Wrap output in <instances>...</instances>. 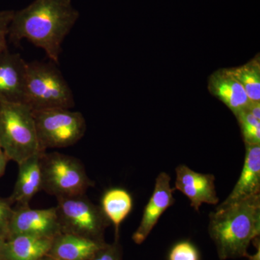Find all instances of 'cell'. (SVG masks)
<instances>
[{
    "label": "cell",
    "instance_id": "1",
    "mask_svg": "<svg viewBox=\"0 0 260 260\" xmlns=\"http://www.w3.org/2000/svg\"><path fill=\"white\" fill-rule=\"evenodd\" d=\"M79 17L73 0H34L23 9L14 11L8 38L16 43L26 39L58 64L65 38Z\"/></svg>",
    "mask_w": 260,
    "mask_h": 260
},
{
    "label": "cell",
    "instance_id": "2",
    "mask_svg": "<svg viewBox=\"0 0 260 260\" xmlns=\"http://www.w3.org/2000/svg\"><path fill=\"white\" fill-rule=\"evenodd\" d=\"M208 233L220 260L248 258L249 244L260 234V194L218 205L210 213Z\"/></svg>",
    "mask_w": 260,
    "mask_h": 260
},
{
    "label": "cell",
    "instance_id": "3",
    "mask_svg": "<svg viewBox=\"0 0 260 260\" xmlns=\"http://www.w3.org/2000/svg\"><path fill=\"white\" fill-rule=\"evenodd\" d=\"M0 148L18 164L45 151L39 143L32 110L25 104L0 102Z\"/></svg>",
    "mask_w": 260,
    "mask_h": 260
},
{
    "label": "cell",
    "instance_id": "4",
    "mask_svg": "<svg viewBox=\"0 0 260 260\" xmlns=\"http://www.w3.org/2000/svg\"><path fill=\"white\" fill-rule=\"evenodd\" d=\"M23 104L32 111L73 109L75 106L73 90L55 63L51 61L27 62Z\"/></svg>",
    "mask_w": 260,
    "mask_h": 260
},
{
    "label": "cell",
    "instance_id": "5",
    "mask_svg": "<svg viewBox=\"0 0 260 260\" xmlns=\"http://www.w3.org/2000/svg\"><path fill=\"white\" fill-rule=\"evenodd\" d=\"M42 191L58 198L85 194L95 183L83 164L71 155L44 151L40 158Z\"/></svg>",
    "mask_w": 260,
    "mask_h": 260
},
{
    "label": "cell",
    "instance_id": "6",
    "mask_svg": "<svg viewBox=\"0 0 260 260\" xmlns=\"http://www.w3.org/2000/svg\"><path fill=\"white\" fill-rule=\"evenodd\" d=\"M65 108L32 111L38 138L43 150L73 146L83 138L86 121L80 112Z\"/></svg>",
    "mask_w": 260,
    "mask_h": 260
},
{
    "label": "cell",
    "instance_id": "7",
    "mask_svg": "<svg viewBox=\"0 0 260 260\" xmlns=\"http://www.w3.org/2000/svg\"><path fill=\"white\" fill-rule=\"evenodd\" d=\"M56 199L61 233L105 242L104 233L111 223L101 207L93 204L85 194Z\"/></svg>",
    "mask_w": 260,
    "mask_h": 260
},
{
    "label": "cell",
    "instance_id": "8",
    "mask_svg": "<svg viewBox=\"0 0 260 260\" xmlns=\"http://www.w3.org/2000/svg\"><path fill=\"white\" fill-rule=\"evenodd\" d=\"M61 233L56 207L32 209L29 205L16 206L10 221L8 239L18 235L54 239Z\"/></svg>",
    "mask_w": 260,
    "mask_h": 260
},
{
    "label": "cell",
    "instance_id": "9",
    "mask_svg": "<svg viewBox=\"0 0 260 260\" xmlns=\"http://www.w3.org/2000/svg\"><path fill=\"white\" fill-rule=\"evenodd\" d=\"M215 176L210 174H201L191 170L184 164L176 168V181L174 190L181 191L191 202V206L196 211L203 203L218 205L215 186Z\"/></svg>",
    "mask_w": 260,
    "mask_h": 260
},
{
    "label": "cell",
    "instance_id": "10",
    "mask_svg": "<svg viewBox=\"0 0 260 260\" xmlns=\"http://www.w3.org/2000/svg\"><path fill=\"white\" fill-rule=\"evenodd\" d=\"M171 177L167 173L161 172L155 179L153 194L145 207L139 226L133 235L135 244H141L158 223L162 213L175 203L171 186Z\"/></svg>",
    "mask_w": 260,
    "mask_h": 260
},
{
    "label": "cell",
    "instance_id": "11",
    "mask_svg": "<svg viewBox=\"0 0 260 260\" xmlns=\"http://www.w3.org/2000/svg\"><path fill=\"white\" fill-rule=\"evenodd\" d=\"M27 61L8 49L0 53V102L23 103Z\"/></svg>",
    "mask_w": 260,
    "mask_h": 260
},
{
    "label": "cell",
    "instance_id": "12",
    "mask_svg": "<svg viewBox=\"0 0 260 260\" xmlns=\"http://www.w3.org/2000/svg\"><path fill=\"white\" fill-rule=\"evenodd\" d=\"M208 90L237 116L245 110L251 101L239 80L230 69H220L214 72L208 78Z\"/></svg>",
    "mask_w": 260,
    "mask_h": 260
},
{
    "label": "cell",
    "instance_id": "13",
    "mask_svg": "<svg viewBox=\"0 0 260 260\" xmlns=\"http://www.w3.org/2000/svg\"><path fill=\"white\" fill-rule=\"evenodd\" d=\"M246 153L240 177L234 189L219 206L233 204L260 194V145H245Z\"/></svg>",
    "mask_w": 260,
    "mask_h": 260
},
{
    "label": "cell",
    "instance_id": "14",
    "mask_svg": "<svg viewBox=\"0 0 260 260\" xmlns=\"http://www.w3.org/2000/svg\"><path fill=\"white\" fill-rule=\"evenodd\" d=\"M42 153L36 154L18 164V178L13 193L9 197L13 205L28 206L32 198L42 191L40 158Z\"/></svg>",
    "mask_w": 260,
    "mask_h": 260
},
{
    "label": "cell",
    "instance_id": "15",
    "mask_svg": "<svg viewBox=\"0 0 260 260\" xmlns=\"http://www.w3.org/2000/svg\"><path fill=\"white\" fill-rule=\"evenodd\" d=\"M106 242L61 233L53 239L47 256L55 260H90Z\"/></svg>",
    "mask_w": 260,
    "mask_h": 260
},
{
    "label": "cell",
    "instance_id": "16",
    "mask_svg": "<svg viewBox=\"0 0 260 260\" xmlns=\"http://www.w3.org/2000/svg\"><path fill=\"white\" fill-rule=\"evenodd\" d=\"M53 239L18 235L7 239L2 260H42L49 254Z\"/></svg>",
    "mask_w": 260,
    "mask_h": 260
},
{
    "label": "cell",
    "instance_id": "17",
    "mask_svg": "<svg viewBox=\"0 0 260 260\" xmlns=\"http://www.w3.org/2000/svg\"><path fill=\"white\" fill-rule=\"evenodd\" d=\"M101 208L109 222L115 227V239H119V226L133 209L131 195L125 189H109L103 196Z\"/></svg>",
    "mask_w": 260,
    "mask_h": 260
},
{
    "label": "cell",
    "instance_id": "18",
    "mask_svg": "<svg viewBox=\"0 0 260 260\" xmlns=\"http://www.w3.org/2000/svg\"><path fill=\"white\" fill-rule=\"evenodd\" d=\"M242 85L251 102H260V61L259 56L245 64L229 68Z\"/></svg>",
    "mask_w": 260,
    "mask_h": 260
},
{
    "label": "cell",
    "instance_id": "19",
    "mask_svg": "<svg viewBox=\"0 0 260 260\" xmlns=\"http://www.w3.org/2000/svg\"><path fill=\"white\" fill-rule=\"evenodd\" d=\"M245 145H260V121L247 109L236 116Z\"/></svg>",
    "mask_w": 260,
    "mask_h": 260
},
{
    "label": "cell",
    "instance_id": "20",
    "mask_svg": "<svg viewBox=\"0 0 260 260\" xmlns=\"http://www.w3.org/2000/svg\"><path fill=\"white\" fill-rule=\"evenodd\" d=\"M169 260H200L199 252L191 243L181 242L172 248Z\"/></svg>",
    "mask_w": 260,
    "mask_h": 260
},
{
    "label": "cell",
    "instance_id": "21",
    "mask_svg": "<svg viewBox=\"0 0 260 260\" xmlns=\"http://www.w3.org/2000/svg\"><path fill=\"white\" fill-rule=\"evenodd\" d=\"M14 213L13 203L9 198H0V237L6 239L8 237L9 226Z\"/></svg>",
    "mask_w": 260,
    "mask_h": 260
},
{
    "label": "cell",
    "instance_id": "22",
    "mask_svg": "<svg viewBox=\"0 0 260 260\" xmlns=\"http://www.w3.org/2000/svg\"><path fill=\"white\" fill-rule=\"evenodd\" d=\"M90 260H122V249L119 239L112 244L106 243Z\"/></svg>",
    "mask_w": 260,
    "mask_h": 260
},
{
    "label": "cell",
    "instance_id": "23",
    "mask_svg": "<svg viewBox=\"0 0 260 260\" xmlns=\"http://www.w3.org/2000/svg\"><path fill=\"white\" fill-rule=\"evenodd\" d=\"M13 13L0 21V53L8 49V27Z\"/></svg>",
    "mask_w": 260,
    "mask_h": 260
},
{
    "label": "cell",
    "instance_id": "24",
    "mask_svg": "<svg viewBox=\"0 0 260 260\" xmlns=\"http://www.w3.org/2000/svg\"><path fill=\"white\" fill-rule=\"evenodd\" d=\"M246 109L260 120V102H251Z\"/></svg>",
    "mask_w": 260,
    "mask_h": 260
},
{
    "label": "cell",
    "instance_id": "25",
    "mask_svg": "<svg viewBox=\"0 0 260 260\" xmlns=\"http://www.w3.org/2000/svg\"><path fill=\"white\" fill-rule=\"evenodd\" d=\"M10 161L7 155H5L4 151L0 148V177H3L6 170L7 165Z\"/></svg>",
    "mask_w": 260,
    "mask_h": 260
},
{
    "label": "cell",
    "instance_id": "26",
    "mask_svg": "<svg viewBox=\"0 0 260 260\" xmlns=\"http://www.w3.org/2000/svg\"><path fill=\"white\" fill-rule=\"evenodd\" d=\"M13 12H14V10H4V11H0V21L4 20L7 17L9 16Z\"/></svg>",
    "mask_w": 260,
    "mask_h": 260
},
{
    "label": "cell",
    "instance_id": "27",
    "mask_svg": "<svg viewBox=\"0 0 260 260\" xmlns=\"http://www.w3.org/2000/svg\"><path fill=\"white\" fill-rule=\"evenodd\" d=\"M5 241L6 239L0 237V260H2V257H3V247H4Z\"/></svg>",
    "mask_w": 260,
    "mask_h": 260
},
{
    "label": "cell",
    "instance_id": "28",
    "mask_svg": "<svg viewBox=\"0 0 260 260\" xmlns=\"http://www.w3.org/2000/svg\"><path fill=\"white\" fill-rule=\"evenodd\" d=\"M42 260H55L53 259V258L50 257V256H47L46 257H44Z\"/></svg>",
    "mask_w": 260,
    "mask_h": 260
}]
</instances>
